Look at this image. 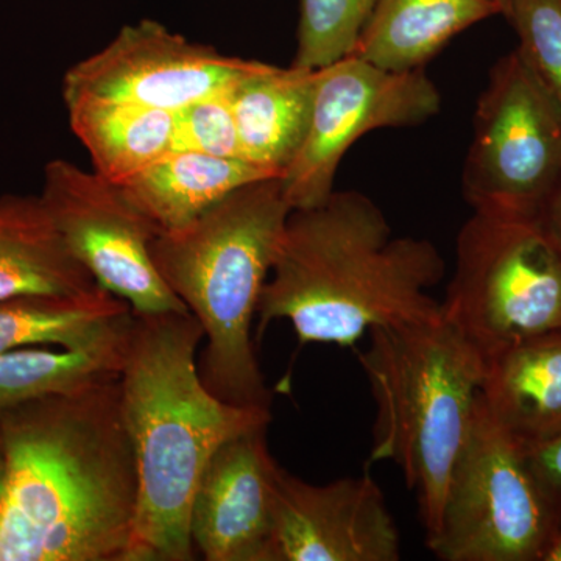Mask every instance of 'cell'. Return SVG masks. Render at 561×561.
<instances>
[{"label":"cell","instance_id":"484cf974","mask_svg":"<svg viewBox=\"0 0 561 561\" xmlns=\"http://www.w3.org/2000/svg\"><path fill=\"white\" fill-rule=\"evenodd\" d=\"M540 216L552 234L561 242V175Z\"/></svg>","mask_w":561,"mask_h":561},{"label":"cell","instance_id":"52a82bcc","mask_svg":"<svg viewBox=\"0 0 561 561\" xmlns=\"http://www.w3.org/2000/svg\"><path fill=\"white\" fill-rule=\"evenodd\" d=\"M560 519L561 504L538 481L526 446L479 397L427 548L443 561H542Z\"/></svg>","mask_w":561,"mask_h":561},{"label":"cell","instance_id":"3957f363","mask_svg":"<svg viewBox=\"0 0 561 561\" xmlns=\"http://www.w3.org/2000/svg\"><path fill=\"white\" fill-rule=\"evenodd\" d=\"M205 339L191 312L135 313L121 371L122 409L138 467L127 561H191V508L203 471L225 443L273 419L267 405L221 400L203 382Z\"/></svg>","mask_w":561,"mask_h":561},{"label":"cell","instance_id":"44dd1931","mask_svg":"<svg viewBox=\"0 0 561 561\" xmlns=\"http://www.w3.org/2000/svg\"><path fill=\"white\" fill-rule=\"evenodd\" d=\"M131 327L90 348H21L0 354V413L121 376Z\"/></svg>","mask_w":561,"mask_h":561},{"label":"cell","instance_id":"9c48e42d","mask_svg":"<svg viewBox=\"0 0 561 561\" xmlns=\"http://www.w3.org/2000/svg\"><path fill=\"white\" fill-rule=\"evenodd\" d=\"M440 92L424 69L391 72L356 55L317 70L311 124L280 175L291 210L330 198L343 157L367 133L416 127L437 116Z\"/></svg>","mask_w":561,"mask_h":561},{"label":"cell","instance_id":"5b68a950","mask_svg":"<svg viewBox=\"0 0 561 561\" xmlns=\"http://www.w3.org/2000/svg\"><path fill=\"white\" fill-rule=\"evenodd\" d=\"M368 334L357 357L376 402L370 461L400 467L430 540L481 397L485 357L443 312Z\"/></svg>","mask_w":561,"mask_h":561},{"label":"cell","instance_id":"7a4b0ae2","mask_svg":"<svg viewBox=\"0 0 561 561\" xmlns=\"http://www.w3.org/2000/svg\"><path fill=\"white\" fill-rule=\"evenodd\" d=\"M445 261L427 239L397 238L381 208L357 191H334L320 205L294 209L262 287L257 341L286 319L300 345L353 346L378 327L442 316L427 290Z\"/></svg>","mask_w":561,"mask_h":561},{"label":"cell","instance_id":"30bf717a","mask_svg":"<svg viewBox=\"0 0 561 561\" xmlns=\"http://www.w3.org/2000/svg\"><path fill=\"white\" fill-rule=\"evenodd\" d=\"M39 197L73 256L133 312H190L151 261V241L160 230L121 186L73 162L54 160L44 168Z\"/></svg>","mask_w":561,"mask_h":561},{"label":"cell","instance_id":"4316f807","mask_svg":"<svg viewBox=\"0 0 561 561\" xmlns=\"http://www.w3.org/2000/svg\"><path fill=\"white\" fill-rule=\"evenodd\" d=\"M7 497H9V471H7L5 459L0 453V526L5 515Z\"/></svg>","mask_w":561,"mask_h":561},{"label":"cell","instance_id":"f1b7e54d","mask_svg":"<svg viewBox=\"0 0 561 561\" xmlns=\"http://www.w3.org/2000/svg\"><path fill=\"white\" fill-rule=\"evenodd\" d=\"M494 2H496L497 7H500L502 14V11H504L505 2H507V0H494Z\"/></svg>","mask_w":561,"mask_h":561},{"label":"cell","instance_id":"ba28073f","mask_svg":"<svg viewBox=\"0 0 561 561\" xmlns=\"http://www.w3.org/2000/svg\"><path fill=\"white\" fill-rule=\"evenodd\" d=\"M461 186L472 210L538 216L561 175V110L518 49L490 70Z\"/></svg>","mask_w":561,"mask_h":561},{"label":"cell","instance_id":"8992f818","mask_svg":"<svg viewBox=\"0 0 561 561\" xmlns=\"http://www.w3.org/2000/svg\"><path fill=\"white\" fill-rule=\"evenodd\" d=\"M442 312L485 359L561 332V242L540 214L472 210Z\"/></svg>","mask_w":561,"mask_h":561},{"label":"cell","instance_id":"83f0119b","mask_svg":"<svg viewBox=\"0 0 561 561\" xmlns=\"http://www.w3.org/2000/svg\"><path fill=\"white\" fill-rule=\"evenodd\" d=\"M542 561H561V519L551 542H549L548 551H546Z\"/></svg>","mask_w":561,"mask_h":561},{"label":"cell","instance_id":"7c38bea8","mask_svg":"<svg viewBox=\"0 0 561 561\" xmlns=\"http://www.w3.org/2000/svg\"><path fill=\"white\" fill-rule=\"evenodd\" d=\"M275 561H398L401 534L368 472L316 485L279 468Z\"/></svg>","mask_w":561,"mask_h":561},{"label":"cell","instance_id":"cb8c5ba5","mask_svg":"<svg viewBox=\"0 0 561 561\" xmlns=\"http://www.w3.org/2000/svg\"><path fill=\"white\" fill-rule=\"evenodd\" d=\"M230 92H217L176 113L173 150L242 160Z\"/></svg>","mask_w":561,"mask_h":561},{"label":"cell","instance_id":"e0dca14e","mask_svg":"<svg viewBox=\"0 0 561 561\" xmlns=\"http://www.w3.org/2000/svg\"><path fill=\"white\" fill-rule=\"evenodd\" d=\"M496 14L494 0H378L353 55L391 72L424 69L449 41Z\"/></svg>","mask_w":561,"mask_h":561},{"label":"cell","instance_id":"2e32d148","mask_svg":"<svg viewBox=\"0 0 561 561\" xmlns=\"http://www.w3.org/2000/svg\"><path fill=\"white\" fill-rule=\"evenodd\" d=\"M98 286L69 250L39 195L0 197V301L81 294Z\"/></svg>","mask_w":561,"mask_h":561},{"label":"cell","instance_id":"277c9868","mask_svg":"<svg viewBox=\"0 0 561 561\" xmlns=\"http://www.w3.org/2000/svg\"><path fill=\"white\" fill-rule=\"evenodd\" d=\"M290 213L283 180L268 176L151 241L154 268L201 323L203 382L231 404H272L251 323Z\"/></svg>","mask_w":561,"mask_h":561},{"label":"cell","instance_id":"ffe728a7","mask_svg":"<svg viewBox=\"0 0 561 561\" xmlns=\"http://www.w3.org/2000/svg\"><path fill=\"white\" fill-rule=\"evenodd\" d=\"M65 103L92 171L110 183L122 186L173 150L176 113L94 99Z\"/></svg>","mask_w":561,"mask_h":561},{"label":"cell","instance_id":"6da1fadb","mask_svg":"<svg viewBox=\"0 0 561 561\" xmlns=\"http://www.w3.org/2000/svg\"><path fill=\"white\" fill-rule=\"evenodd\" d=\"M0 561H127L138 467L121 376L0 413Z\"/></svg>","mask_w":561,"mask_h":561},{"label":"cell","instance_id":"d4e9b609","mask_svg":"<svg viewBox=\"0 0 561 561\" xmlns=\"http://www.w3.org/2000/svg\"><path fill=\"white\" fill-rule=\"evenodd\" d=\"M526 449L538 481L561 504V434Z\"/></svg>","mask_w":561,"mask_h":561},{"label":"cell","instance_id":"603a6c76","mask_svg":"<svg viewBox=\"0 0 561 561\" xmlns=\"http://www.w3.org/2000/svg\"><path fill=\"white\" fill-rule=\"evenodd\" d=\"M502 16L518 35L516 49L561 110V0H507Z\"/></svg>","mask_w":561,"mask_h":561},{"label":"cell","instance_id":"7402d4cb","mask_svg":"<svg viewBox=\"0 0 561 561\" xmlns=\"http://www.w3.org/2000/svg\"><path fill=\"white\" fill-rule=\"evenodd\" d=\"M378 0H301L298 20V68L319 70L350 57Z\"/></svg>","mask_w":561,"mask_h":561},{"label":"cell","instance_id":"d6986e66","mask_svg":"<svg viewBox=\"0 0 561 561\" xmlns=\"http://www.w3.org/2000/svg\"><path fill=\"white\" fill-rule=\"evenodd\" d=\"M131 306L111 291L24 295L0 301V354L50 345L81 350L116 337L131 327Z\"/></svg>","mask_w":561,"mask_h":561},{"label":"cell","instance_id":"5bb4252c","mask_svg":"<svg viewBox=\"0 0 561 561\" xmlns=\"http://www.w3.org/2000/svg\"><path fill=\"white\" fill-rule=\"evenodd\" d=\"M316 90L317 70L254 62L230 92L242 160L283 175L308 135Z\"/></svg>","mask_w":561,"mask_h":561},{"label":"cell","instance_id":"8fae6325","mask_svg":"<svg viewBox=\"0 0 561 561\" xmlns=\"http://www.w3.org/2000/svg\"><path fill=\"white\" fill-rule=\"evenodd\" d=\"M254 62L228 57L160 22L144 20L125 25L108 46L73 65L62 79V99L125 102L179 113L230 90Z\"/></svg>","mask_w":561,"mask_h":561},{"label":"cell","instance_id":"ac0fdd59","mask_svg":"<svg viewBox=\"0 0 561 561\" xmlns=\"http://www.w3.org/2000/svg\"><path fill=\"white\" fill-rule=\"evenodd\" d=\"M268 176L279 175L239 158L172 150L121 190L161 232L190 224L232 191Z\"/></svg>","mask_w":561,"mask_h":561},{"label":"cell","instance_id":"9a60e30c","mask_svg":"<svg viewBox=\"0 0 561 561\" xmlns=\"http://www.w3.org/2000/svg\"><path fill=\"white\" fill-rule=\"evenodd\" d=\"M486 411L526 448L561 434V332L507 346L485 359Z\"/></svg>","mask_w":561,"mask_h":561},{"label":"cell","instance_id":"4fadbf2b","mask_svg":"<svg viewBox=\"0 0 561 561\" xmlns=\"http://www.w3.org/2000/svg\"><path fill=\"white\" fill-rule=\"evenodd\" d=\"M267 430L232 438L203 471L191 508L195 553L208 561H275L276 479L279 465Z\"/></svg>","mask_w":561,"mask_h":561}]
</instances>
